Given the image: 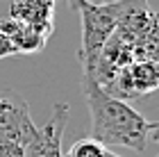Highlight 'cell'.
<instances>
[{
  "label": "cell",
  "instance_id": "cell-1",
  "mask_svg": "<svg viewBox=\"0 0 159 157\" xmlns=\"http://www.w3.org/2000/svg\"><path fill=\"white\" fill-rule=\"evenodd\" d=\"M82 94L91 114V139L105 148L123 146L143 153L150 141H157V123L148 121L123 98L102 89L91 73H82Z\"/></svg>",
  "mask_w": 159,
  "mask_h": 157
},
{
  "label": "cell",
  "instance_id": "cell-2",
  "mask_svg": "<svg viewBox=\"0 0 159 157\" xmlns=\"http://www.w3.org/2000/svg\"><path fill=\"white\" fill-rule=\"evenodd\" d=\"M70 9H75L82 21V73H93L98 57L116 32V7L114 5H89L86 0H68Z\"/></svg>",
  "mask_w": 159,
  "mask_h": 157
},
{
  "label": "cell",
  "instance_id": "cell-3",
  "mask_svg": "<svg viewBox=\"0 0 159 157\" xmlns=\"http://www.w3.org/2000/svg\"><path fill=\"white\" fill-rule=\"evenodd\" d=\"M39 127L32 123L30 105L18 91L2 89L0 91V137L25 148L37 137Z\"/></svg>",
  "mask_w": 159,
  "mask_h": 157
},
{
  "label": "cell",
  "instance_id": "cell-4",
  "mask_svg": "<svg viewBox=\"0 0 159 157\" xmlns=\"http://www.w3.org/2000/svg\"><path fill=\"white\" fill-rule=\"evenodd\" d=\"M68 114H70V109L66 103H55L50 121L23 148V157H64L61 139H64V132H66Z\"/></svg>",
  "mask_w": 159,
  "mask_h": 157
},
{
  "label": "cell",
  "instance_id": "cell-5",
  "mask_svg": "<svg viewBox=\"0 0 159 157\" xmlns=\"http://www.w3.org/2000/svg\"><path fill=\"white\" fill-rule=\"evenodd\" d=\"M0 32L11 41V46L16 48V55L18 53H25V55L39 53V50L46 48L48 39H50L48 32H43L34 25H27L23 21H16V18L0 21Z\"/></svg>",
  "mask_w": 159,
  "mask_h": 157
},
{
  "label": "cell",
  "instance_id": "cell-6",
  "mask_svg": "<svg viewBox=\"0 0 159 157\" xmlns=\"http://www.w3.org/2000/svg\"><path fill=\"white\" fill-rule=\"evenodd\" d=\"M55 0H11V16L16 21H23L27 25H34L39 30L52 34V12Z\"/></svg>",
  "mask_w": 159,
  "mask_h": 157
},
{
  "label": "cell",
  "instance_id": "cell-7",
  "mask_svg": "<svg viewBox=\"0 0 159 157\" xmlns=\"http://www.w3.org/2000/svg\"><path fill=\"white\" fill-rule=\"evenodd\" d=\"M125 71L120 73V82L125 80V89H129V96L136 94H150L157 87V66L150 59H141V64L123 66Z\"/></svg>",
  "mask_w": 159,
  "mask_h": 157
},
{
  "label": "cell",
  "instance_id": "cell-8",
  "mask_svg": "<svg viewBox=\"0 0 159 157\" xmlns=\"http://www.w3.org/2000/svg\"><path fill=\"white\" fill-rule=\"evenodd\" d=\"M105 153H107V148L89 137V139H77L68 148V155H64V157H105Z\"/></svg>",
  "mask_w": 159,
  "mask_h": 157
},
{
  "label": "cell",
  "instance_id": "cell-9",
  "mask_svg": "<svg viewBox=\"0 0 159 157\" xmlns=\"http://www.w3.org/2000/svg\"><path fill=\"white\" fill-rule=\"evenodd\" d=\"M0 157H23V148L0 137Z\"/></svg>",
  "mask_w": 159,
  "mask_h": 157
},
{
  "label": "cell",
  "instance_id": "cell-10",
  "mask_svg": "<svg viewBox=\"0 0 159 157\" xmlns=\"http://www.w3.org/2000/svg\"><path fill=\"white\" fill-rule=\"evenodd\" d=\"M16 55V48L11 46V41L5 37L2 32H0V59H5V57H14Z\"/></svg>",
  "mask_w": 159,
  "mask_h": 157
},
{
  "label": "cell",
  "instance_id": "cell-11",
  "mask_svg": "<svg viewBox=\"0 0 159 157\" xmlns=\"http://www.w3.org/2000/svg\"><path fill=\"white\" fill-rule=\"evenodd\" d=\"M89 5H98V7H102V5H114V2H118V0H86Z\"/></svg>",
  "mask_w": 159,
  "mask_h": 157
},
{
  "label": "cell",
  "instance_id": "cell-12",
  "mask_svg": "<svg viewBox=\"0 0 159 157\" xmlns=\"http://www.w3.org/2000/svg\"><path fill=\"white\" fill-rule=\"evenodd\" d=\"M105 157H120V155H116V153H109V150H107V153H105Z\"/></svg>",
  "mask_w": 159,
  "mask_h": 157
}]
</instances>
